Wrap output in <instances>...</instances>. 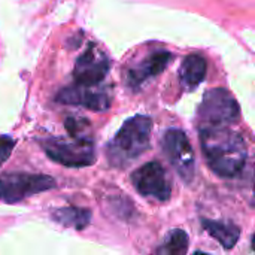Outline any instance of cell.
<instances>
[{
  "label": "cell",
  "instance_id": "14",
  "mask_svg": "<svg viewBox=\"0 0 255 255\" xmlns=\"http://www.w3.org/2000/svg\"><path fill=\"white\" fill-rule=\"evenodd\" d=\"M190 247V238L185 230L176 229L167 233L154 255H187Z\"/></svg>",
  "mask_w": 255,
  "mask_h": 255
},
{
  "label": "cell",
  "instance_id": "13",
  "mask_svg": "<svg viewBox=\"0 0 255 255\" xmlns=\"http://www.w3.org/2000/svg\"><path fill=\"white\" fill-rule=\"evenodd\" d=\"M52 218L64 227H70L81 232L91 223V211L78 206H66L55 209L52 212Z\"/></svg>",
  "mask_w": 255,
  "mask_h": 255
},
{
  "label": "cell",
  "instance_id": "3",
  "mask_svg": "<svg viewBox=\"0 0 255 255\" xmlns=\"http://www.w3.org/2000/svg\"><path fill=\"white\" fill-rule=\"evenodd\" d=\"M43 152L66 167H87L96 161L94 137H46L40 142Z\"/></svg>",
  "mask_w": 255,
  "mask_h": 255
},
{
  "label": "cell",
  "instance_id": "9",
  "mask_svg": "<svg viewBox=\"0 0 255 255\" xmlns=\"http://www.w3.org/2000/svg\"><path fill=\"white\" fill-rule=\"evenodd\" d=\"M111 61L108 55L96 45H90L76 60L73 67V84L100 85L108 76Z\"/></svg>",
  "mask_w": 255,
  "mask_h": 255
},
{
  "label": "cell",
  "instance_id": "19",
  "mask_svg": "<svg viewBox=\"0 0 255 255\" xmlns=\"http://www.w3.org/2000/svg\"><path fill=\"white\" fill-rule=\"evenodd\" d=\"M254 197H255V173H254Z\"/></svg>",
  "mask_w": 255,
  "mask_h": 255
},
{
  "label": "cell",
  "instance_id": "15",
  "mask_svg": "<svg viewBox=\"0 0 255 255\" xmlns=\"http://www.w3.org/2000/svg\"><path fill=\"white\" fill-rule=\"evenodd\" d=\"M64 128L67 134L73 137H94L90 121L81 117H67L64 121Z\"/></svg>",
  "mask_w": 255,
  "mask_h": 255
},
{
  "label": "cell",
  "instance_id": "1",
  "mask_svg": "<svg viewBox=\"0 0 255 255\" xmlns=\"http://www.w3.org/2000/svg\"><path fill=\"white\" fill-rule=\"evenodd\" d=\"M200 146L209 169L221 178H235L247 163L244 137L227 127L200 128Z\"/></svg>",
  "mask_w": 255,
  "mask_h": 255
},
{
  "label": "cell",
  "instance_id": "10",
  "mask_svg": "<svg viewBox=\"0 0 255 255\" xmlns=\"http://www.w3.org/2000/svg\"><path fill=\"white\" fill-rule=\"evenodd\" d=\"M172 60H173V55L167 51H158V52L151 54L142 63H139L137 66L131 67L127 72V84L131 88L140 87L146 79L160 75Z\"/></svg>",
  "mask_w": 255,
  "mask_h": 255
},
{
  "label": "cell",
  "instance_id": "18",
  "mask_svg": "<svg viewBox=\"0 0 255 255\" xmlns=\"http://www.w3.org/2000/svg\"><path fill=\"white\" fill-rule=\"evenodd\" d=\"M253 250L255 251V235H254V238H253Z\"/></svg>",
  "mask_w": 255,
  "mask_h": 255
},
{
  "label": "cell",
  "instance_id": "7",
  "mask_svg": "<svg viewBox=\"0 0 255 255\" xmlns=\"http://www.w3.org/2000/svg\"><path fill=\"white\" fill-rule=\"evenodd\" d=\"M131 182L134 190L143 196L157 202H167L172 196V185L164 167L158 161H149L136 169L131 173Z\"/></svg>",
  "mask_w": 255,
  "mask_h": 255
},
{
  "label": "cell",
  "instance_id": "2",
  "mask_svg": "<svg viewBox=\"0 0 255 255\" xmlns=\"http://www.w3.org/2000/svg\"><path fill=\"white\" fill-rule=\"evenodd\" d=\"M152 120L146 115L128 118L106 146L111 166L123 169L149 149Z\"/></svg>",
  "mask_w": 255,
  "mask_h": 255
},
{
  "label": "cell",
  "instance_id": "5",
  "mask_svg": "<svg viewBox=\"0 0 255 255\" xmlns=\"http://www.w3.org/2000/svg\"><path fill=\"white\" fill-rule=\"evenodd\" d=\"M57 187L54 178L40 173L10 172L0 173V202L18 203L34 194Z\"/></svg>",
  "mask_w": 255,
  "mask_h": 255
},
{
  "label": "cell",
  "instance_id": "11",
  "mask_svg": "<svg viewBox=\"0 0 255 255\" xmlns=\"http://www.w3.org/2000/svg\"><path fill=\"white\" fill-rule=\"evenodd\" d=\"M202 226L205 232L215 239L224 250H232L236 247L239 238H241V229L235 226L233 223H224V221H214V220H202Z\"/></svg>",
  "mask_w": 255,
  "mask_h": 255
},
{
  "label": "cell",
  "instance_id": "17",
  "mask_svg": "<svg viewBox=\"0 0 255 255\" xmlns=\"http://www.w3.org/2000/svg\"><path fill=\"white\" fill-rule=\"evenodd\" d=\"M193 255H209V254H206V253H202V251H197V253H194Z\"/></svg>",
  "mask_w": 255,
  "mask_h": 255
},
{
  "label": "cell",
  "instance_id": "12",
  "mask_svg": "<svg viewBox=\"0 0 255 255\" xmlns=\"http://www.w3.org/2000/svg\"><path fill=\"white\" fill-rule=\"evenodd\" d=\"M208 64L206 60L202 55L191 54L184 58L181 70H179V78L181 84L187 90H194L206 76Z\"/></svg>",
  "mask_w": 255,
  "mask_h": 255
},
{
  "label": "cell",
  "instance_id": "16",
  "mask_svg": "<svg viewBox=\"0 0 255 255\" xmlns=\"http://www.w3.org/2000/svg\"><path fill=\"white\" fill-rule=\"evenodd\" d=\"M15 148V139L10 136H0V166L10 157L12 151Z\"/></svg>",
  "mask_w": 255,
  "mask_h": 255
},
{
  "label": "cell",
  "instance_id": "8",
  "mask_svg": "<svg viewBox=\"0 0 255 255\" xmlns=\"http://www.w3.org/2000/svg\"><path fill=\"white\" fill-rule=\"evenodd\" d=\"M55 100L63 105H73V106H82L85 109L94 111V112H105L111 108L112 103V91L106 85H78L72 84L64 88H61Z\"/></svg>",
  "mask_w": 255,
  "mask_h": 255
},
{
  "label": "cell",
  "instance_id": "6",
  "mask_svg": "<svg viewBox=\"0 0 255 255\" xmlns=\"http://www.w3.org/2000/svg\"><path fill=\"white\" fill-rule=\"evenodd\" d=\"M161 148L179 178L190 184L194 178V152L188 136L179 128H169L161 137Z\"/></svg>",
  "mask_w": 255,
  "mask_h": 255
},
{
  "label": "cell",
  "instance_id": "4",
  "mask_svg": "<svg viewBox=\"0 0 255 255\" xmlns=\"http://www.w3.org/2000/svg\"><path fill=\"white\" fill-rule=\"evenodd\" d=\"M241 117V108L235 96L226 88H212L205 93L197 111L200 128L227 127Z\"/></svg>",
  "mask_w": 255,
  "mask_h": 255
}]
</instances>
